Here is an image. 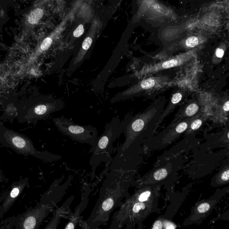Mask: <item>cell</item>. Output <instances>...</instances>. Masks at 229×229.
Wrapping results in <instances>:
<instances>
[{"instance_id": "1", "label": "cell", "mask_w": 229, "mask_h": 229, "mask_svg": "<svg viewBox=\"0 0 229 229\" xmlns=\"http://www.w3.org/2000/svg\"><path fill=\"white\" fill-rule=\"evenodd\" d=\"M138 166L130 161L114 156L105 169L107 172L100 189V196L89 217L80 220L83 229H98L107 225L110 215L119 207L124 198L129 195V191L137 173Z\"/></svg>"}, {"instance_id": "2", "label": "cell", "mask_w": 229, "mask_h": 229, "mask_svg": "<svg viewBox=\"0 0 229 229\" xmlns=\"http://www.w3.org/2000/svg\"><path fill=\"white\" fill-rule=\"evenodd\" d=\"M166 104V99H157L144 111L125 117L123 132L125 141L118 147L116 156L142 164L144 161L142 146L156 134Z\"/></svg>"}, {"instance_id": "3", "label": "cell", "mask_w": 229, "mask_h": 229, "mask_svg": "<svg viewBox=\"0 0 229 229\" xmlns=\"http://www.w3.org/2000/svg\"><path fill=\"white\" fill-rule=\"evenodd\" d=\"M159 186L137 187L132 195L128 196L114 213L109 229H142L143 223L152 213L160 212L158 201Z\"/></svg>"}, {"instance_id": "4", "label": "cell", "mask_w": 229, "mask_h": 229, "mask_svg": "<svg viewBox=\"0 0 229 229\" xmlns=\"http://www.w3.org/2000/svg\"><path fill=\"white\" fill-rule=\"evenodd\" d=\"M186 161L187 156L182 155L157 159L152 170L134 180L132 186H164L167 192L171 190L178 178V172L183 169Z\"/></svg>"}, {"instance_id": "5", "label": "cell", "mask_w": 229, "mask_h": 229, "mask_svg": "<svg viewBox=\"0 0 229 229\" xmlns=\"http://www.w3.org/2000/svg\"><path fill=\"white\" fill-rule=\"evenodd\" d=\"M126 118L121 121L118 117H114L107 124L103 133L97 137L91 146L90 152L91 156L90 160L91 166L90 177L93 180L96 176L97 167L101 163L109 165L112 161V154L114 150L113 143L123 132Z\"/></svg>"}, {"instance_id": "6", "label": "cell", "mask_w": 229, "mask_h": 229, "mask_svg": "<svg viewBox=\"0 0 229 229\" xmlns=\"http://www.w3.org/2000/svg\"><path fill=\"white\" fill-rule=\"evenodd\" d=\"M198 144L192 149V159L187 164H185L183 168L185 175L193 180L212 173L229 157V147L213 152L200 149Z\"/></svg>"}, {"instance_id": "7", "label": "cell", "mask_w": 229, "mask_h": 229, "mask_svg": "<svg viewBox=\"0 0 229 229\" xmlns=\"http://www.w3.org/2000/svg\"><path fill=\"white\" fill-rule=\"evenodd\" d=\"M0 143L5 147L11 149L18 154L24 156L30 155L44 161L53 162L61 159L60 155L48 151L37 150L29 138L7 129H0Z\"/></svg>"}, {"instance_id": "8", "label": "cell", "mask_w": 229, "mask_h": 229, "mask_svg": "<svg viewBox=\"0 0 229 229\" xmlns=\"http://www.w3.org/2000/svg\"><path fill=\"white\" fill-rule=\"evenodd\" d=\"M53 209L40 202L35 207L27 208L23 213L0 222V229H39L44 219Z\"/></svg>"}, {"instance_id": "9", "label": "cell", "mask_w": 229, "mask_h": 229, "mask_svg": "<svg viewBox=\"0 0 229 229\" xmlns=\"http://www.w3.org/2000/svg\"><path fill=\"white\" fill-rule=\"evenodd\" d=\"M172 121L169 126L158 134L155 135L149 141L143 144V155H147L151 152L163 149L171 145L184 133L192 120L196 117Z\"/></svg>"}, {"instance_id": "10", "label": "cell", "mask_w": 229, "mask_h": 229, "mask_svg": "<svg viewBox=\"0 0 229 229\" xmlns=\"http://www.w3.org/2000/svg\"><path fill=\"white\" fill-rule=\"evenodd\" d=\"M53 121L59 131L81 144L91 146L98 137L97 129L92 125H78L72 119L64 117L55 118Z\"/></svg>"}, {"instance_id": "11", "label": "cell", "mask_w": 229, "mask_h": 229, "mask_svg": "<svg viewBox=\"0 0 229 229\" xmlns=\"http://www.w3.org/2000/svg\"><path fill=\"white\" fill-rule=\"evenodd\" d=\"M229 192V187L218 188L213 195L208 199L196 202L192 207L189 216L185 219L183 226L193 224L200 225L211 215L218 203Z\"/></svg>"}, {"instance_id": "12", "label": "cell", "mask_w": 229, "mask_h": 229, "mask_svg": "<svg viewBox=\"0 0 229 229\" xmlns=\"http://www.w3.org/2000/svg\"><path fill=\"white\" fill-rule=\"evenodd\" d=\"M169 82V78L166 76H156L145 78L115 95L111 99V103L139 97L147 91L166 84Z\"/></svg>"}, {"instance_id": "13", "label": "cell", "mask_w": 229, "mask_h": 229, "mask_svg": "<svg viewBox=\"0 0 229 229\" xmlns=\"http://www.w3.org/2000/svg\"><path fill=\"white\" fill-rule=\"evenodd\" d=\"M65 176H62L53 182L48 189L42 195L39 202L40 203L48 205L52 209H54L65 195L73 179V176L70 175L66 181L61 184Z\"/></svg>"}, {"instance_id": "14", "label": "cell", "mask_w": 229, "mask_h": 229, "mask_svg": "<svg viewBox=\"0 0 229 229\" xmlns=\"http://www.w3.org/2000/svg\"><path fill=\"white\" fill-rule=\"evenodd\" d=\"M96 25L97 23H95L93 24L92 29L90 30L89 33L85 37L80 48L73 55L67 72V75L68 76H71L81 66L85 60L88 58L90 55L91 48L95 38Z\"/></svg>"}, {"instance_id": "15", "label": "cell", "mask_w": 229, "mask_h": 229, "mask_svg": "<svg viewBox=\"0 0 229 229\" xmlns=\"http://www.w3.org/2000/svg\"><path fill=\"white\" fill-rule=\"evenodd\" d=\"M193 57V53H187L177 55L170 59L144 66L137 73L138 77H144L161 70L179 66L189 61Z\"/></svg>"}, {"instance_id": "16", "label": "cell", "mask_w": 229, "mask_h": 229, "mask_svg": "<svg viewBox=\"0 0 229 229\" xmlns=\"http://www.w3.org/2000/svg\"><path fill=\"white\" fill-rule=\"evenodd\" d=\"M29 187L28 178L20 179L12 183L6 198L0 204V220L12 206L25 189Z\"/></svg>"}, {"instance_id": "17", "label": "cell", "mask_w": 229, "mask_h": 229, "mask_svg": "<svg viewBox=\"0 0 229 229\" xmlns=\"http://www.w3.org/2000/svg\"><path fill=\"white\" fill-rule=\"evenodd\" d=\"M193 185V183H189L183 188L181 192H175L173 189L167 192L166 197L171 203L167 207L164 214L160 216L162 218L172 220L189 193Z\"/></svg>"}, {"instance_id": "18", "label": "cell", "mask_w": 229, "mask_h": 229, "mask_svg": "<svg viewBox=\"0 0 229 229\" xmlns=\"http://www.w3.org/2000/svg\"><path fill=\"white\" fill-rule=\"evenodd\" d=\"M199 143V142L194 136L185 137L182 141L159 156L157 160L166 159L178 155L187 156L190 151H192L193 148Z\"/></svg>"}, {"instance_id": "19", "label": "cell", "mask_w": 229, "mask_h": 229, "mask_svg": "<svg viewBox=\"0 0 229 229\" xmlns=\"http://www.w3.org/2000/svg\"><path fill=\"white\" fill-rule=\"evenodd\" d=\"M90 183H85L83 186L82 198L80 204L76 207L73 213L69 218V223L65 226V229H74L81 220V215L87 208L89 202V197L91 192Z\"/></svg>"}, {"instance_id": "20", "label": "cell", "mask_w": 229, "mask_h": 229, "mask_svg": "<svg viewBox=\"0 0 229 229\" xmlns=\"http://www.w3.org/2000/svg\"><path fill=\"white\" fill-rule=\"evenodd\" d=\"M205 138L206 142L198 145V147L201 150L211 151L218 148L229 147L228 130L215 134L206 136Z\"/></svg>"}, {"instance_id": "21", "label": "cell", "mask_w": 229, "mask_h": 229, "mask_svg": "<svg viewBox=\"0 0 229 229\" xmlns=\"http://www.w3.org/2000/svg\"><path fill=\"white\" fill-rule=\"evenodd\" d=\"M74 198V196L69 197L60 207L56 208V210L53 209L52 211L53 213V218L44 229H56L60 223L61 218L65 216L70 215L72 213L70 206Z\"/></svg>"}, {"instance_id": "22", "label": "cell", "mask_w": 229, "mask_h": 229, "mask_svg": "<svg viewBox=\"0 0 229 229\" xmlns=\"http://www.w3.org/2000/svg\"><path fill=\"white\" fill-rule=\"evenodd\" d=\"M229 182V157L224 160L218 171L211 180L212 187H220L228 184Z\"/></svg>"}, {"instance_id": "23", "label": "cell", "mask_w": 229, "mask_h": 229, "mask_svg": "<svg viewBox=\"0 0 229 229\" xmlns=\"http://www.w3.org/2000/svg\"><path fill=\"white\" fill-rule=\"evenodd\" d=\"M199 110V105L196 102H190L179 111L173 121H177L193 117L197 114Z\"/></svg>"}, {"instance_id": "24", "label": "cell", "mask_w": 229, "mask_h": 229, "mask_svg": "<svg viewBox=\"0 0 229 229\" xmlns=\"http://www.w3.org/2000/svg\"><path fill=\"white\" fill-rule=\"evenodd\" d=\"M182 93L180 91L176 92L175 94H173L168 103V105L165 108V110L164 109L163 111V113L161 117L160 121V123H161L164 119L176 108L178 104H179V102L182 100Z\"/></svg>"}, {"instance_id": "25", "label": "cell", "mask_w": 229, "mask_h": 229, "mask_svg": "<svg viewBox=\"0 0 229 229\" xmlns=\"http://www.w3.org/2000/svg\"><path fill=\"white\" fill-rule=\"evenodd\" d=\"M204 117H201L198 114L196 117L192 120L187 129L184 132L185 137H194L197 131L201 128L204 121Z\"/></svg>"}, {"instance_id": "26", "label": "cell", "mask_w": 229, "mask_h": 229, "mask_svg": "<svg viewBox=\"0 0 229 229\" xmlns=\"http://www.w3.org/2000/svg\"><path fill=\"white\" fill-rule=\"evenodd\" d=\"M43 11L41 8L34 9L30 14L28 17V22L31 24L37 23L43 16Z\"/></svg>"}, {"instance_id": "27", "label": "cell", "mask_w": 229, "mask_h": 229, "mask_svg": "<svg viewBox=\"0 0 229 229\" xmlns=\"http://www.w3.org/2000/svg\"><path fill=\"white\" fill-rule=\"evenodd\" d=\"M199 43V40L196 37L191 36L188 38L186 40L185 44L188 48H193L197 46Z\"/></svg>"}, {"instance_id": "28", "label": "cell", "mask_w": 229, "mask_h": 229, "mask_svg": "<svg viewBox=\"0 0 229 229\" xmlns=\"http://www.w3.org/2000/svg\"><path fill=\"white\" fill-rule=\"evenodd\" d=\"M161 218L162 222H163V229H176L177 227V225H176L175 223H173L172 220H167L163 219L160 216H159Z\"/></svg>"}, {"instance_id": "29", "label": "cell", "mask_w": 229, "mask_h": 229, "mask_svg": "<svg viewBox=\"0 0 229 229\" xmlns=\"http://www.w3.org/2000/svg\"><path fill=\"white\" fill-rule=\"evenodd\" d=\"M84 32L83 25L82 24L79 25L78 27L76 28L73 33V36L75 38H78L81 36Z\"/></svg>"}, {"instance_id": "30", "label": "cell", "mask_w": 229, "mask_h": 229, "mask_svg": "<svg viewBox=\"0 0 229 229\" xmlns=\"http://www.w3.org/2000/svg\"><path fill=\"white\" fill-rule=\"evenodd\" d=\"M152 229H163V224L161 218L159 216L157 219L154 221L153 224L151 227Z\"/></svg>"}, {"instance_id": "31", "label": "cell", "mask_w": 229, "mask_h": 229, "mask_svg": "<svg viewBox=\"0 0 229 229\" xmlns=\"http://www.w3.org/2000/svg\"><path fill=\"white\" fill-rule=\"evenodd\" d=\"M224 50L222 48H218L215 52V56L217 58L222 59L224 55Z\"/></svg>"}, {"instance_id": "32", "label": "cell", "mask_w": 229, "mask_h": 229, "mask_svg": "<svg viewBox=\"0 0 229 229\" xmlns=\"http://www.w3.org/2000/svg\"><path fill=\"white\" fill-rule=\"evenodd\" d=\"M8 192V190L2 193L1 195L0 196V204L2 202L3 200L6 198V196Z\"/></svg>"}, {"instance_id": "33", "label": "cell", "mask_w": 229, "mask_h": 229, "mask_svg": "<svg viewBox=\"0 0 229 229\" xmlns=\"http://www.w3.org/2000/svg\"><path fill=\"white\" fill-rule=\"evenodd\" d=\"M4 179V176L3 175V173H2V171L1 170H0V182L3 181V180Z\"/></svg>"}]
</instances>
